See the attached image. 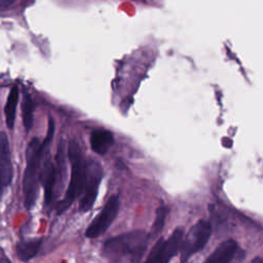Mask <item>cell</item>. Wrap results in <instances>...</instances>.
<instances>
[{"mask_svg": "<svg viewBox=\"0 0 263 263\" xmlns=\"http://www.w3.org/2000/svg\"><path fill=\"white\" fill-rule=\"evenodd\" d=\"M54 132V123L51 117L48 119L47 134L43 142L38 138H33L28 144L26 150V170L23 179L24 203L27 210H31L37 199L39 191V182L41 178V160L44 153L48 150Z\"/></svg>", "mask_w": 263, "mask_h": 263, "instance_id": "6da1fadb", "label": "cell"}, {"mask_svg": "<svg viewBox=\"0 0 263 263\" xmlns=\"http://www.w3.org/2000/svg\"><path fill=\"white\" fill-rule=\"evenodd\" d=\"M149 234L133 230L110 237L102 247V255L113 263H139L147 251Z\"/></svg>", "mask_w": 263, "mask_h": 263, "instance_id": "7a4b0ae2", "label": "cell"}, {"mask_svg": "<svg viewBox=\"0 0 263 263\" xmlns=\"http://www.w3.org/2000/svg\"><path fill=\"white\" fill-rule=\"evenodd\" d=\"M68 157L71 165L70 181L66 191L65 198L57 204L58 215L67 211L71 204L82 194L84 175H85V160L82 149L76 140H71L68 145Z\"/></svg>", "mask_w": 263, "mask_h": 263, "instance_id": "3957f363", "label": "cell"}, {"mask_svg": "<svg viewBox=\"0 0 263 263\" xmlns=\"http://www.w3.org/2000/svg\"><path fill=\"white\" fill-rule=\"evenodd\" d=\"M212 231V224L209 221H197L183 236L179 251L180 263H187L194 254L200 252L210 240Z\"/></svg>", "mask_w": 263, "mask_h": 263, "instance_id": "277c9868", "label": "cell"}, {"mask_svg": "<svg viewBox=\"0 0 263 263\" xmlns=\"http://www.w3.org/2000/svg\"><path fill=\"white\" fill-rule=\"evenodd\" d=\"M103 178V168L100 162L93 159L85 160V175L83 190L79 200V211L86 213L90 211L96 202L99 187Z\"/></svg>", "mask_w": 263, "mask_h": 263, "instance_id": "5b68a950", "label": "cell"}, {"mask_svg": "<svg viewBox=\"0 0 263 263\" xmlns=\"http://www.w3.org/2000/svg\"><path fill=\"white\" fill-rule=\"evenodd\" d=\"M184 236V228L177 227L168 238L160 237L150 250L143 263H170L172 258L177 256Z\"/></svg>", "mask_w": 263, "mask_h": 263, "instance_id": "8992f818", "label": "cell"}, {"mask_svg": "<svg viewBox=\"0 0 263 263\" xmlns=\"http://www.w3.org/2000/svg\"><path fill=\"white\" fill-rule=\"evenodd\" d=\"M119 211V198L117 195H112L104 204L101 212L92 219L85 229L87 238H97L104 234L111 226Z\"/></svg>", "mask_w": 263, "mask_h": 263, "instance_id": "52a82bcc", "label": "cell"}, {"mask_svg": "<svg viewBox=\"0 0 263 263\" xmlns=\"http://www.w3.org/2000/svg\"><path fill=\"white\" fill-rule=\"evenodd\" d=\"M13 176L10 148L7 135L0 132V194L10 185Z\"/></svg>", "mask_w": 263, "mask_h": 263, "instance_id": "ba28073f", "label": "cell"}, {"mask_svg": "<svg viewBox=\"0 0 263 263\" xmlns=\"http://www.w3.org/2000/svg\"><path fill=\"white\" fill-rule=\"evenodd\" d=\"M236 240L229 238L221 242L202 263H230L238 252Z\"/></svg>", "mask_w": 263, "mask_h": 263, "instance_id": "9c48e42d", "label": "cell"}, {"mask_svg": "<svg viewBox=\"0 0 263 263\" xmlns=\"http://www.w3.org/2000/svg\"><path fill=\"white\" fill-rule=\"evenodd\" d=\"M89 142L93 152L100 155H104L114 144V135L108 129L99 128L92 132Z\"/></svg>", "mask_w": 263, "mask_h": 263, "instance_id": "30bf717a", "label": "cell"}, {"mask_svg": "<svg viewBox=\"0 0 263 263\" xmlns=\"http://www.w3.org/2000/svg\"><path fill=\"white\" fill-rule=\"evenodd\" d=\"M58 179L57 175V167L55 165L47 161L45 163V166L42 171L40 180L43 181V187H44V203L47 205L50 203L52 196H53V189L55 185V181Z\"/></svg>", "mask_w": 263, "mask_h": 263, "instance_id": "8fae6325", "label": "cell"}, {"mask_svg": "<svg viewBox=\"0 0 263 263\" xmlns=\"http://www.w3.org/2000/svg\"><path fill=\"white\" fill-rule=\"evenodd\" d=\"M17 102H18V88L16 85H14L11 87V89L8 93V97H7V100L5 103V107H4L5 122L9 129H12L13 125H14Z\"/></svg>", "mask_w": 263, "mask_h": 263, "instance_id": "7c38bea8", "label": "cell"}, {"mask_svg": "<svg viewBox=\"0 0 263 263\" xmlns=\"http://www.w3.org/2000/svg\"><path fill=\"white\" fill-rule=\"evenodd\" d=\"M42 243V239H31L21 241L16 246V256L22 261H29L34 258Z\"/></svg>", "mask_w": 263, "mask_h": 263, "instance_id": "4fadbf2b", "label": "cell"}, {"mask_svg": "<svg viewBox=\"0 0 263 263\" xmlns=\"http://www.w3.org/2000/svg\"><path fill=\"white\" fill-rule=\"evenodd\" d=\"M34 110L35 104L29 93H25L22 102V117L23 123L27 132H29L33 126L34 120Z\"/></svg>", "mask_w": 263, "mask_h": 263, "instance_id": "5bb4252c", "label": "cell"}, {"mask_svg": "<svg viewBox=\"0 0 263 263\" xmlns=\"http://www.w3.org/2000/svg\"><path fill=\"white\" fill-rule=\"evenodd\" d=\"M168 212H170V209L166 205H161V206H159L156 210V212H155V219L153 221L151 230L148 233L150 238H154V237H156L157 235H159L161 233V231H162V229L164 227L165 220L167 218Z\"/></svg>", "mask_w": 263, "mask_h": 263, "instance_id": "9a60e30c", "label": "cell"}, {"mask_svg": "<svg viewBox=\"0 0 263 263\" xmlns=\"http://www.w3.org/2000/svg\"><path fill=\"white\" fill-rule=\"evenodd\" d=\"M13 1H0V6L3 7V6H8L10 4H12Z\"/></svg>", "mask_w": 263, "mask_h": 263, "instance_id": "2e32d148", "label": "cell"}, {"mask_svg": "<svg viewBox=\"0 0 263 263\" xmlns=\"http://www.w3.org/2000/svg\"><path fill=\"white\" fill-rule=\"evenodd\" d=\"M251 263H263V261H262V259H261V257H255L252 261H251Z\"/></svg>", "mask_w": 263, "mask_h": 263, "instance_id": "e0dca14e", "label": "cell"}, {"mask_svg": "<svg viewBox=\"0 0 263 263\" xmlns=\"http://www.w3.org/2000/svg\"><path fill=\"white\" fill-rule=\"evenodd\" d=\"M0 263H11V262H10V260L7 257L4 256V257L0 258Z\"/></svg>", "mask_w": 263, "mask_h": 263, "instance_id": "ac0fdd59", "label": "cell"}]
</instances>
